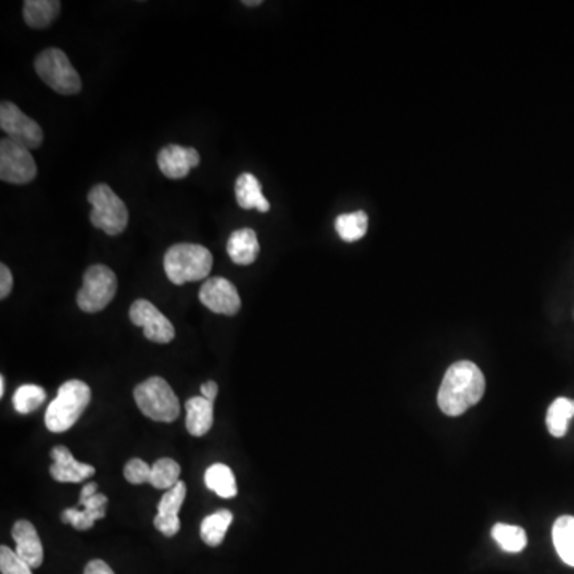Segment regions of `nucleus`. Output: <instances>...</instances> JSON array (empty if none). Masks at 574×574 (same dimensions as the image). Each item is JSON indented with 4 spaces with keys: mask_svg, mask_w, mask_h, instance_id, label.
I'll use <instances>...</instances> for the list:
<instances>
[{
    "mask_svg": "<svg viewBox=\"0 0 574 574\" xmlns=\"http://www.w3.org/2000/svg\"><path fill=\"white\" fill-rule=\"evenodd\" d=\"M485 377L471 361H458L447 369L437 405L449 417H460L484 398Z\"/></svg>",
    "mask_w": 574,
    "mask_h": 574,
    "instance_id": "nucleus-1",
    "label": "nucleus"
},
{
    "mask_svg": "<svg viewBox=\"0 0 574 574\" xmlns=\"http://www.w3.org/2000/svg\"><path fill=\"white\" fill-rule=\"evenodd\" d=\"M163 267L171 283H195L206 280L213 270V254L200 244H174L166 251Z\"/></svg>",
    "mask_w": 574,
    "mask_h": 574,
    "instance_id": "nucleus-2",
    "label": "nucleus"
},
{
    "mask_svg": "<svg viewBox=\"0 0 574 574\" xmlns=\"http://www.w3.org/2000/svg\"><path fill=\"white\" fill-rule=\"evenodd\" d=\"M90 401V386L82 380H69L61 385L58 396L48 405L45 425L52 433H64L82 417Z\"/></svg>",
    "mask_w": 574,
    "mask_h": 574,
    "instance_id": "nucleus-3",
    "label": "nucleus"
},
{
    "mask_svg": "<svg viewBox=\"0 0 574 574\" xmlns=\"http://www.w3.org/2000/svg\"><path fill=\"white\" fill-rule=\"evenodd\" d=\"M133 396L139 410L150 420L173 423L181 413V402L165 378H147L134 388Z\"/></svg>",
    "mask_w": 574,
    "mask_h": 574,
    "instance_id": "nucleus-4",
    "label": "nucleus"
},
{
    "mask_svg": "<svg viewBox=\"0 0 574 574\" xmlns=\"http://www.w3.org/2000/svg\"><path fill=\"white\" fill-rule=\"evenodd\" d=\"M88 201L93 206L90 221L95 229L103 230L109 236L125 232L130 221V213L125 201L107 184H96L88 192Z\"/></svg>",
    "mask_w": 574,
    "mask_h": 574,
    "instance_id": "nucleus-5",
    "label": "nucleus"
},
{
    "mask_svg": "<svg viewBox=\"0 0 574 574\" xmlns=\"http://www.w3.org/2000/svg\"><path fill=\"white\" fill-rule=\"evenodd\" d=\"M37 75L59 95H77L82 90V80L66 53L59 48H47L36 58Z\"/></svg>",
    "mask_w": 574,
    "mask_h": 574,
    "instance_id": "nucleus-6",
    "label": "nucleus"
},
{
    "mask_svg": "<svg viewBox=\"0 0 574 574\" xmlns=\"http://www.w3.org/2000/svg\"><path fill=\"white\" fill-rule=\"evenodd\" d=\"M117 276L106 265L96 264L83 275V286L77 294V305L85 313H99L117 294Z\"/></svg>",
    "mask_w": 574,
    "mask_h": 574,
    "instance_id": "nucleus-7",
    "label": "nucleus"
},
{
    "mask_svg": "<svg viewBox=\"0 0 574 574\" xmlns=\"http://www.w3.org/2000/svg\"><path fill=\"white\" fill-rule=\"evenodd\" d=\"M37 176L36 160L28 147L10 139L0 141V179L8 184L24 185Z\"/></svg>",
    "mask_w": 574,
    "mask_h": 574,
    "instance_id": "nucleus-8",
    "label": "nucleus"
},
{
    "mask_svg": "<svg viewBox=\"0 0 574 574\" xmlns=\"http://www.w3.org/2000/svg\"><path fill=\"white\" fill-rule=\"evenodd\" d=\"M0 128L7 134V139L29 150L39 149L44 142V131L39 123L10 101H4L0 106Z\"/></svg>",
    "mask_w": 574,
    "mask_h": 574,
    "instance_id": "nucleus-9",
    "label": "nucleus"
},
{
    "mask_svg": "<svg viewBox=\"0 0 574 574\" xmlns=\"http://www.w3.org/2000/svg\"><path fill=\"white\" fill-rule=\"evenodd\" d=\"M130 319L134 326L142 327L150 342L165 345L176 337L173 323L149 300H136L130 308Z\"/></svg>",
    "mask_w": 574,
    "mask_h": 574,
    "instance_id": "nucleus-10",
    "label": "nucleus"
},
{
    "mask_svg": "<svg viewBox=\"0 0 574 574\" xmlns=\"http://www.w3.org/2000/svg\"><path fill=\"white\" fill-rule=\"evenodd\" d=\"M107 496L98 493V484L88 482L80 492V503L83 509H64L61 514V522L71 523L75 530H90L95 525L96 520L106 517Z\"/></svg>",
    "mask_w": 574,
    "mask_h": 574,
    "instance_id": "nucleus-11",
    "label": "nucleus"
},
{
    "mask_svg": "<svg viewBox=\"0 0 574 574\" xmlns=\"http://www.w3.org/2000/svg\"><path fill=\"white\" fill-rule=\"evenodd\" d=\"M200 302L216 315L235 316L241 308L240 294L227 278H209L201 286Z\"/></svg>",
    "mask_w": 574,
    "mask_h": 574,
    "instance_id": "nucleus-12",
    "label": "nucleus"
},
{
    "mask_svg": "<svg viewBox=\"0 0 574 574\" xmlns=\"http://www.w3.org/2000/svg\"><path fill=\"white\" fill-rule=\"evenodd\" d=\"M185 496H187V485L179 480L173 488L166 490L162 500L158 503V514L155 517L154 525L166 538H173L181 530L179 511L182 509Z\"/></svg>",
    "mask_w": 574,
    "mask_h": 574,
    "instance_id": "nucleus-13",
    "label": "nucleus"
},
{
    "mask_svg": "<svg viewBox=\"0 0 574 574\" xmlns=\"http://www.w3.org/2000/svg\"><path fill=\"white\" fill-rule=\"evenodd\" d=\"M158 168L170 179H184L193 168L200 165V154L193 147H182L177 144L163 147L158 152Z\"/></svg>",
    "mask_w": 574,
    "mask_h": 574,
    "instance_id": "nucleus-14",
    "label": "nucleus"
},
{
    "mask_svg": "<svg viewBox=\"0 0 574 574\" xmlns=\"http://www.w3.org/2000/svg\"><path fill=\"white\" fill-rule=\"evenodd\" d=\"M52 458L55 460V463L50 468V476L56 482H61V484H71V482L72 484H80L83 480L95 476V466L75 460L71 450L64 447V445H58L52 450Z\"/></svg>",
    "mask_w": 574,
    "mask_h": 574,
    "instance_id": "nucleus-15",
    "label": "nucleus"
},
{
    "mask_svg": "<svg viewBox=\"0 0 574 574\" xmlns=\"http://www.w3.org/2000/svg\"><path fill=\"white\" fill-rule=\"evenodd\" d=\"M12 536L15 539V552L18 557L28 563L32 570L39 568L44 562V546L36 527L28 520H18L13 525Z\"/></svg>",
    "mask_w": 574,
    "mask_h": 574,
    "instance_id": "nucleus-16",
    "label": "nucleus"
},
{
    "mask_svg": "<svg viewBox=\"0 0 574 574\" xmlns=\"http://www.w3.org/2000/svg\"><path fill=\"white\" fill-rule=\"evenodd\" d=\"M260 244L257 233L252 229H240L230 235L227 254L236 265H251L259 257Z\"/></svg>",
    "mask_w": 574,
    "mask_h": 574,
    "instance_id": "nucleus-17",
    "label": "nucleus"
},
{
    "mask_svg": "<svg viewBox=\"0 0 574 574\" xmlns=\"http://www.w3.org/2000/svg\"><path fill=\"white\" fill-rule=\"evenodd\" d=\"M185 426L192 436L201 437L208 434L214 425V402L208 401L203 396L190 398L185 402Z\"/></svg>",
    "mask_w": 574,
    "mask_h": 574,
    "instance_id": "nucleus-18",
    "label": "nucleus"
},
{
    "mask_svg": "<svg viewBox=\"0 0 574 574\" xmlns=\"http://www.w3.org/2000/svg\"><path fill=\"white\" fill-rule=\"evenodd\" d=\"M235 197L243 209H257L259 213H268L270 203L262 193V185L254 174L243 173L235 182Z\"/></svg>",
    "mask_w": 574,
    "mask_h": 574,
    "instance_id": "nucleus-19",
    "label": "nucleus"
},
{
    "mask_svg": "<svg viewBox=\"0 0 574 574\" xmlns=\"http://www.w3.org/2000/svg\"><path fill=\"white\" fill-rule=\"evenodd\" d=\"M205 484L211 492L225 498V500H232L238 495L235 474L227 464L216 463L209 466L205 472Z\"/></svg>",
    "mask_w": 574,
    "mask_h": 574,
    "instance_id": "nucleus-20",
    "label": "nucleus"
},
{
    "mask_svg": "<svg viewBox=\"0 0 574 574\" xmlns=\"http://www.w3.org/2000/svg\"><path fill=\"white\" fill-rule=\"evenodd\" d=\"M61 10L56 0H26L23 4L24 21L34 29H44L55 21Z\"/></svg>",
    "mask_w": 574,
    "mask_h": 574,
    "instance_id": "nucleus-21",
    "label": "nucleus"
},
{
    "mask_svg": "<svg viewBox=\"0 0 574 574\" xmlns=\"http://www.w3.org/2000/svg\"><path fill=\"white\" fill-rule=\"evenodd\" d=\"M552 541L555 551L563 563L574 568V517L562 516L555 520L552 527Z\"/></svg>",
    "mask_w": 574,
    "mask_h": 574,
    "instance_id": "nucleus-22",
    "label": "nucleus"
},
{
    "mask_svg": "<svg viewBox=\"0 0 574 574\" xmlns=\"http://www.w3.org/2000/svg\"><path fill=\"white\" fill-rule=\"evenodd\" d=\"M233 522V514L229 509H221L211 516L205 517L201 522L200 536L203 543L209 547H217L222 544L230 525Z\"/></svg>",
    "mask_w": 574,
    "mask_h": 574,
    "instance_id": "nucleus-23",
    "label": "nucleus"
},
{
    "mask_svg": "<svg viewBox=\"0 0 574 574\" xmlns=\"http://www.w3.org/2000/svg\"><path fill=\"white\" fill-rule=\"evenodd\" d=\"M574 417V399L557 398L547 410L546 425L554 437L567 436L568 425Z\"/></svg>",
    "mask_w": 574,
    "mask_h": 574,
    "instance_id": "nucleus-24",
    "label": "nucleus"
},
{
    "mask_svg": "<svg viewBox=\"0 0 574 574\" xmlns=\"http://www.w3.org/2000/svg\"><path fill=\"white\" fill-rule=\"evenodd\" d=\"M369 229V217L364 211L342 214L335 219V230L346 243H354L364 238Z\"/></svg>",
    "mask_w": 574,
    "mask_h": 574,
    "instance_id": "nucleus-25",
    "label": "nucleus"
},
{
    "mask_svg": "<svg viewBox=\"0 0 574 574\" xmlns=\"http://www.w3.org/2000/svg\"><path fill=\"white\" fill-rule=\"evenodd\" d=\"M492 536L498 546L509 554H519L527 547V533L522 527L509 523H496L492 528Z\"/></svg>",
    "mask_w": 574,
    "mask_h": 574,
    "instance_id": "nucleus-26",
    "label": "nucleus"
},
{
    "mask_svg": "<svg viewBox=\"0 0 574 574\" xmlns=\"http://www.w3.org/2000/svg\"><path fill=\"white\" fill-rule=\"evenodd\" d=\"M179 476H181V466L177 461L171 458H160L152 466L149 484L158 490H170L179 482Z\"/></svg>",
    "mask_w": 574,
    "mask_h": 574,
    "instance_id": "nucleus-27",
    "label": "nucleus"
},
{
    "mask_svg": "<svg viewBox=\"0 0 574 574\" xmlns=\"http://www.w3.org/2000/svg\"><path fill=\"white\" fill-rule=\"evenodd\" d=\"M45 399L47 393L42 386L23 385L13 394V407L20 415H28L36 412L40 405L44 404Z\"/></svg>",
    "mask_w": 574,
    "mask_h": 574,
    "instance_id": "nucleus-28",
    "label": "nucleus"
},
{
    "mask_svg": "<svg viewBox=\"0 0 574 574\" xmlns=\"http://www.w3.org/2000/svg\"><path fill=\"white\" fill-rule=\"evenodd\" d=\"M0 571L2 574H32V568L21 560L10 547H0Z\"/></svg>",
    "mask_w": 574,
    "mask_h": 574,
    "instance_id": "nucleus-29",
    "label": "nucleus"
},
{
    "mask_svg": "<svg viewBox=\"0 0 574 574\" xmlns=\"http://www.w3.org/2000/svg\"><path fill=\"white\" fill-rule=\"evenodd\" d=\"M150 472H152V466H149L141 458H133V460L128 461L125 464V469H123L125 479L133 485L149 484Z\"/></svg>",
    "mask_w": 574,
    "mask_h": 574,
    "instance_id": "nucleus-30",
    "label": "nucleus"
},
{
    "mask_svg": "<svg viewBox=\"0 0 574 574\" xmlns=\"http://www.w3.org/2000/svg\"><path fill=\"white\" fill-rule=\"evenodd\" d=\"M13 289V275L7 265H0V299H7Z\"/></svg>",
    "mask_w": 574,
    "mask_h": 574,
    "instance_id": "nucleus-31",
    "label": "nucleus"
},
{
    "mask_svg": "<svg viewBox=\"0 0 574 574\" xmlns=\"http://www.w3.org/2000/svg\"><path fill=\"white\" fill-rule=\"evenodd\" d=\"M83 574H115L114 571H112V568L109 567V565H107L106 562H103V560H91L90 563H88L87 568H85V573Z\"/></svg>",
    "mask_w": 574,
    "mask_h": 574,
    "instance_id": "nucleus-32",
    "label": "nucleus"
},
{
    "mask_svg": "<svg viewBox=\"0 0 574 574\" xmlns=\"http://www.w3.org/2000/svg\"><path fill=\"white\" fill-rule=\"evenodd\" d=\"M217 393H219V386H217V383L213 382V380H208V382L201 385V396L208 399V401H216Z\"/></svg>",
    "mask_w": 574,
    "mask_h": 574,
    "instance_id": "nucleus-33",
    "label": "nucleus"
},
{
    "mask_svg": "<svg viewBox=\"0 0 574 574\" xmlns=\"http://www.w3.org/2000/svg\"><path fill=\"white\" fill-rule=\"evenodd\" d=\"M243 5H246V7H259V5H262V0H244Z\"/></svg>",
    "mask_w": 574,
    "mask_h": 574,
    "instance_id": "nucleus-34",
    "label": "nucleus"
},
{
    "mask_svg": "<svg viewBox=\"0 0 574 574\" xmlns=\"http://www.w3.org/2000/svg\"><path fill=\"white\" fill-rule=\"evenodd\" d=\"M5 394V377L0 375V398H4Z\"/></svg>",
    "mask_w": 574,
    "mask_h": 574,
    "instance_id": "nucleus-35",
    "label": "nucleus"
}]
</instances>
